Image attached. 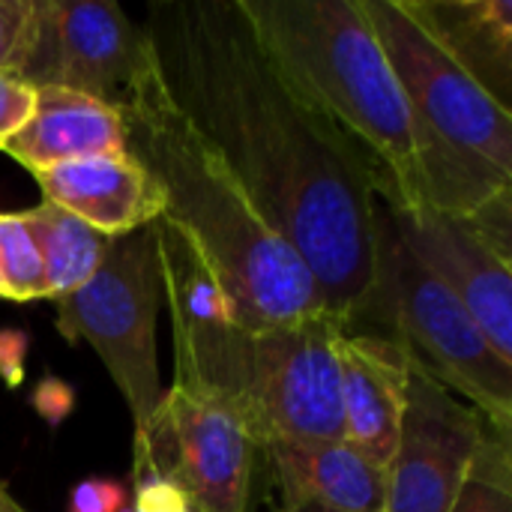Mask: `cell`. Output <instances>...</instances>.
Segmentation results:
<instances>
[{"label":"cell","instance_id":"6da1fadb","mask_svg":"<svg viewBox=\"0 0 512 512\" xmlns=\"http://www.w3.org/2000/svg\"><path fill=\"white\" fill-rule=\"evenodd\" d=\"M156 81L348 327L375 288L378 177L297 87L240 0H156L141 27Z\"/></svg>","mask_w":512,"mask_h":512},{"label":"cell","instance_id":"7a4b0ae2","mask_svg":"<svg viewBox=\"0 0 512 512\" xmlns=\"http://www.w3.org/2000/svg\"><path fill=\"white\" fill-rule=\"evenodd\" d=\"M156 246L174 330V384L225 402L258 447L345 438L336 345L348 324L318 309L252 330L237 321L198 255L162 219Z\"/></svg>","mask_w":512,"mask_h":512},{"label":"cell","instance_id":"3957f363","mask_svg":"<svg viewBox=\"0 0 512 512\" xmlns=\"http://www.w3.org/2000/svg\"><path fill=\"white\" fill-rule=\"evenodd\" d=\"M120 114L126 150L162 189V222L189 243L240 324L261 330L324 309L303 258L168 102L153 63Z\"/></svg>","mask_w":512,"mask_h":512},{"label":"cell","instance_id":"277c9868","mask_svg":"<svg viewBox=\"0 0 512 512\" xmlns=\"http://www.w3.org/2000/svg\"><path fill=\"white\" fill-rule=\"evenodd\" d=\"M297 87L375 168L399 213L426 204L411 114L363 0H240Z\"/></svg>","mask_w":512,"mask_h":512},{"label":"cell","instance_id":"5b68a950","mask_svg":"<svg viewBox=\"0 0 512 512\" xmlns=\"http://www.w3.org/2000/svg\"><path fill=\"white\" fill-rule=\"evenodd\" d=\"M402 87L426 204L468 216L512 189V111L441 45L414 0H363Z\"/></svg>","mask_w":512,"mask_h":512},{"label":"cell","instance_id":"8992f818","mask_svg":"<svg viewBox=\"0 0 512 512\" xmlns=\"http://www.w3.org/2000/svg\"><path fill=\"white\" fill-rule=\"evenodd\" d=\"M369 321L396 339L438 384L462 396L492 432L510 438L512 363L492 351L462 300L411 255L381 192L375 288L348 330Z\"/></svg>","mask_w":512,"mask_h":512},{"label":"cell","instance_id":"52a82bcc","mask_svg":"<svg viewBox=\"0 0 512 512\" xmlns=\"http://www.w3.org/2000/svg\"><path fill=\"white\" fill-rule=\"evenodd\" d=\"M156 222L108 237L90 282L54 300L60 336L66 342H87L117 384L132 414L135 450L144 444L162 402L156 321L165 300Z\"/></svg>","mask_w":512,"mask_h":512},{"label":"cell","instance_id":"ba28073f","mask_svg":"<svg viewBox=\"0 0 512 512\" xmlns=\"http://www.w3.org/2000/svg\"><path fill=\"white\" fill-rule=\"evenodd\" d=\"M258 456L261 447L225 402L171 384L135 450L132 477H165L195 512H249Z\"/></svg>","mask_w":512,"mask_h":512},{"label":"cell","instance_id":"9c48e42d","mask_svg":"<svg viewBox=\"0 0 512 512\" xmlns=\"http://www.w3.org/2000/svg\"><path fill=\"white\" fill-rule=\"evenodd\" d=\"M150 72L144 30L114 0H42L36 51L21 72L33 87H63L117 111Z\"/></svg>","mask_w":512,"mask_h":512},{"label":"cell","instance_id":"30bf717a","mask_svg":"<svg viewBox=\"0 0 512 512\" xmlns=\"http://www.w3.org/2000/svg\"><path fill=\"white\" fill-rule=\"evenodd\" d=\"M486 426L411 360L399 441L384 465V512H450Z\"/></svg>","mask_w":512,"mask_h":512},{"label":"cell","instance_id":"8fae6325","mask_svg":"<svg viewBox=\"0 0 512 512\" xmlns=\"http://www.w3.org/2000/svg\"><path fill=\"white\" fill-rule=\"evenodd\" d=\"M390 216L411 255L462 300L492 351L512 363V255H504L471 216L432 207L417 213L390 207Z\"/></svg>","mask_w":512,"mask_h":512},{"label":"cell","instance_id":"7c38bea8","mask_svg":"<svg viewBox=\"0 0 512 512\" xmlns=\"http://www.w3.org/2000/svg\"><path fill=\"white\" fill-rule=\"evenodd\" d=\"M342 435L372 462L387 465L399 441L411 357L408 351L372 330H345L336 345Z\"/></svg>","mask_w":512,"mask_h":512},{"label":"cell","instance_id":"4fadbf2b","mask_svg":"<svg viewBox=\"0 0 512 512\" xmlns=\"http://www.w3.org/2000/svg\"><path fill=\"white\" fill-rule=\"evenodd\" d=\"M42 201L63 207L102 237L138 231L165 213V198L153 174L129 153H105L36 171Z\"/></svg>","mask_w":512,"mask_h":512},{"label":"cell","instance_id":"5bb4252c","mask_svg":"<svg viewBox=\"0 0 512 512\" xmlns=\"http://www.w3.org/2000/svg\"><path fill=\"white\" fill-rule=\"evenodd\" d=\"M261 453L276 474L282 510L384 512V465L372 462L345 438L273 441Z\"/></svg>","mask_w":512,"mask_h":512},{"label":"cell","instance_id":"9a60e30c","mask_svg":"<svg viewBox=\"0 0 512 512\" xmlns=\"http://www.w3.org/2000/svg\"><path fill=\"white\" fill-rule=\"evenodd\" d=\"M0 150L36 174L75 159L123 153L126 126L117 108L93 96L63 87H36L30 117L0 141Z\"/></svg>","mask_w":512,"mask_h":512},{"label":"cell","instance_id":"2e32d148","mask_svg":"<svg viewBox=\"0 0 512 512\" xmlns=\"http://www.w3.org/2000/svg\"><path fill=\"white\" fill-rule=\"evenodd\" d=\"M414 6L480 87L512 111V0H414Z\"/></svg>","mask_w":512,"mask_h":512},{"label":"cell","instance_id":"e0dca14e","mask_svg":"<svg viewBox=\"0 0 512 512\" xmlns=\"http://www.w3.org/2000/svg\"><path fill=\"white\" fill-rule=\"evenodd\" d=\"M21 216L42 258L45 294L51 300H60L87 285L90 276L99 270L108 237H102L87 222L48 201Z\"/></svg>","mask_w":512,"mask_h":512},{"label":"cell","instance_id":"ac0fdd59","mask_svg":"<svg viewBox=\"0 0 512 512\" xmlns=\"http://www.w3.org/2000/svg\"><path fill=\"white\" fill-rule=\"evenodd\" d=\"M450 512H512V444L486 426Z\"/></svg>","mask_w":512,"mask_h":512},{"label":"cell","instance_id":"d6986e66","mask_svg":"<svg viewBox=\"0 0 512 512\" xmlns=\"http://www.w3.org/2000/svg\"><path fill=\"white\" fill-rule=\"evenodd\" d=\"M0 297L18 303L48 297L42 258L21 213H0Z\"/></svg>","mask_w":512,"mask_h":512},{"label":"cell","instance_id":"ffe728a7","mask_svg":"<svg viewBox=\"0 0 512 512\" xmlns=\"http://www.w3.org/2000/svg\"><path fill=\"white\" fill-rule=\"evenodd\" d=\"M42 0H0V72L21 75L36 51Z\"/></svg>","mask_w":512,"mask_h":512},{"label":"cell","instance_id":"44dd1931","mask_svg":"<svg viewBox=\"0 0 512 512\" xmlns=\"http://www.w3.org/2000/svg\"><path fill=\"white\" fill-rule=\"evenodd\" d=\"M36 87L27 84L21 75L0 72V141L9 138L33 111Z\"/></svg>","mask_w":512,"mask_h":512},{"label":"cell","instance_id":"7402d4cb","mask_svg":"<svg viewBox=\"0 0 512 512\" xmlns=\"http://www.w3.org/2000/svg\"><path fill=\"white\" fill-rule=\"evenodd\" d=\"M126 495L111 480H84L69 495V512H123Z\"/></svg>","mask_w":512,"mask_h":512},{"label":"cell","instance_id":"603a6c76","mask_svg":"<svg viewBox=\"0 0 512 512\" xmlns=\"http://www.w3.org/2000/svg\"><path fill=\"white\" fill-rule=\"evenodd\" d=\"M18 504H15V498L9 495V489L0 483V512H9V510H15Z\"/></svg>","mask_w":512,"mask_h":512},{"label":"cell","instance_id":"cb8c5ba5","mask_svg":"<svg viewBox=\"0 0 512 512\" xmlns=\"http://www.w3.org/2000/svg\"><path fill=\"white\" fill-rule=\"evenodd\" d=\"M282 512H336V510H321V507H291V510Z\"/></svg>","mask_w":512,"mask_h":512},{"label":"cell","instance_id":"d4e9b609","mask_svg":"<svg viewBox=\"0 0 512 512\" xmlns=\"http://www.w3.org/2000/svg\"><path fill=\"white\" fill-rule=\"evenodd\" d=\"M9 512H27V510H24V507H21V504H18V507H15V510H9Z\"/></svg>","mask_w":512,"mask_h":512}]
</instances>
